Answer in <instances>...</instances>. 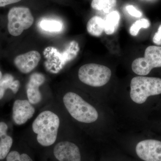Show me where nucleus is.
Wrapping results in <instances>:
<instances>
[{
    "label": "nucleus",
    "instance_id": "obj_7",
    "mask_svg": "<svg viewBox=\"0 0 161 161\" xmlns=\"http://www.w3.org/2000/svg\"><path fill=\"white\" fill-rule=\"evenodd\" d=\"M136 152L144 161H161V142L153 139L141 141L136 147Z\"/></svg>",
    "mask_w": 161,
    "mask_h": 161
},
{
    "label": "nucleus",
    "instance_id": "obj_6",
    "mask_svg": "<svg viewBox=\"0 0 161 161\" xmlns=\"http://www.w3.org/2000/svg\"><path fill=\"white\" fill-rule=\"evenodd\" d=\"M161 67V46H150L146 48L143 58L132 62V71L140 76L148 75L153 69Z\"/></svg>",
    "mask_w": 161,
    "mask_h": 161
},
{
    "label": "nucleus",
    "instance_id": "obj_3",
    "mask_svg": "<svg viewBox=\"0 0 161 161\" xmlns=\"http://www.w3.org/2000/svg\"><path fill=\"white\" fill-rule=\"evenodd\" d=\"M130 98L137 104L144 103L150 96L161 94V79L154 77L136 76L130 83Z\"/></svg>",
    "mask_w": 161,
    "mask_h": 161
},
{
    "label": "nucleus",
    "instance_id": "obj_15",
    "mask_svg": "<svg viewBox=\"0 0 161 161\" xmlns=\"http://www.w3.org/2000/svg\"><path fill=\"white\" fill-rule=\"evenodd\" d=\"M40 29L49 32H58L63 29V24L60 21L54 19H43L39 23Z\"/></svg>",
    "mask_w": 161,
    "mask_h": 161
},
{
    "label": "nucleus",
    "instance_id": "obj_17",
    "mask_svg": "<svg viewBox=\"0 0 161 161\" xmlns=\"http://www.w3.org/2000/svg\"><path fill=\"white\" fill-rule=\"evenodd\" d=\"M13 139L11 136L6 135L0 137V160L6 157L13 144Z\"/></svg>",
    "mask_w": 161,
    "mask_h": 161
},
{
    "label": "nucleus",
    "instance_id": "obj_11",
    "mask_svg": "<svg viewBox=\"0 0 161 161\" xmlns=\"http://www.w3.org/2000/svg\"><path fill=\"white\" fill-rule=\"evenodd\" d=\"M45 80V77L41 73H35L31 75L26 86L27 98L31 103L36 104L42 100V95L39 88Z\"/></svg>",
    "mask_w": 161,
    "mask_h": 161
},
{
    "label": "nucleus",
    "instance_id": "obj_5",
    "mask_svg": "<svg viewBox=\"0 0 161 161\" xmlns=\"http://www.w3.org/2000/svg\"><path fill=\"white\" fill-rule=\"evenodd\" d=\"M8 29L12 36H17L33 24L34 19L29 8L14 7L8 14Z\"/></svg>",
    "mask_w": 161,
    "mask_h": 161
},
{
    "label": "nucleus",
    "instance_id": "obj_22",
    "mask_svg": "<svg viewBox=\"0 0 161 161\" xmlns=\"http://www.w3.org/2000/svg\"><path fill=\"white\" fill-rule=\"evenodd\" d=\"M8 126L5 122H0V137L7 135V131Z\"/></svg>",
    "mask_w": 161,
    "mask_h": 161
},
{
    "label": "nucleus",
    "instance_id": "obj_21",
    "mask_svg": "<svg viewBox=\"0 0 161 161\" xmlns=\"http://www.w3.org/2000/svg\"><path fill=\"white\" fill-rule=\"evenodd\" d=\"M153 43L158 45H161V25H160L157 32L155 33L153 39Z\"/></svg>",
    "mask_w": 161,
    "mask_h": 161
},
{
    "label": "nucleus",
    "instance_id": "obj_20",
    "mask_svg": "<svg viewBox=\"0 0 161 161\" xmlns=\"http://www.w3.org/2000/svg\"><path fill=\"white\" fill-rule=\"evenodd\" d=\"M126 9L128 12L132 16L139 18L142 16V12L136 9L135 7L132 5H129L126 6Z\"/></svg>",
    "mask_w": 161,
    "mask_h": 161
},
{
    "label": "nucleus",
    "instance_id": "obj_18",
    "mask_svg": "<svg viewBox=\"0 0 161 161\" xmlns=\"http://www.w3.org/2000/svg\"><path fill=\"white\" fill-rule=\"evenodd\" d=\"M150 26V23L149 20L146 19H142L137 20L133 23L130 27V34L133 36H137L141 28H148Z\"/></svg>",
    "mask_w": 161,
    "mask_h": 161
},
{
    "label": "nucleus",
    "instance_id": "obj_2",
    "mask_svg": "<svg viewBox=\"0 0 161 161\" xmlns=\"http://www.w3.org/2000/svg\"><path fill=\"white\" fill-rule=\"evenodd\" d=\"M63 101L71 116L78 122L90 124L98 119L97 110L76 93L68 92L64 96Z\"/></svg>",
    "mask_w": 161,
    "mask_h": 161
},
{
    "label": "nucleus",
    "instance_id": "obj_19",
    "mask_svg": "<svg viewBox=\"0 0 161 161\" xmlns=\"http://www.w3.org/2000/svg\"><path fill=\"white\" fill-rule=\"evenodd\" d=\"M6 161H33L26 153L20 154L18 151H12L6 156Z\"/></svg>",
    "mask_w": 161,
    "mask_h": 161
},
{
    "label": "nucleus",
    "instance_id": "obj_24",
    "mask_svg": "<svg viewBox=\"0 0 161 161\" xmlns=\"http://www.w3.org/2000/svg\"><path fill=\"white\" fill-rule=\"evenodd\" d=\"M2 77H3V75H2V72L0 71V80L2 79Z\"/></svg>",
    "mask_w": 161,
    "mask_h": 161
},
{
    "label": "nucleus",
    "instance_id": "obj_10",
    "mask_svg": "<svg viewBox=\"0 0 161 161\" xmlns=\"http://www.w3.org/2000/svg\"><path fill=\"white\" fill-rule=\"evenodd\" d=\"M35 109L29 101L17 100L14 102L13 108V118L18 125L26 123L28 119L33 116Z\"/></svg>",
    "mask_w": 161,
    "mask_h": 161
},
{
    "label": "nucleus",
    "instance_id": "obj_9",
    "mask_svg": "<svg viewBox=\"0 0 161 161\" xmlns=\"http://www.w3.org/2000/svg\"><path fill=\"white\" fill-rule=\"evenodd\" d=\"M41 59V55L36 51H31L19 55L14 60L15 65L23 74H28L35 69Z\"/></svg>",
    "mask_w": 161,
    "mask_h": 161
},
{
    "label": "nucleus",
    "instance_id": "obj_23",
    "mask_svg": "<svg viewBox=\"0 0 161 161\" xmlns=\"http://www.w3.org/2000/svg\"><path fill=\"white\" fill-rule=\"evenodd\" d=\"M21 0H0V7H4L13 3H18Z\"/></svg>",
    "mask_w": 161,
    "mask_h": 161
},
{
    "label": "nucleus",
    "instance_id": "obj_12",
    "mask_svg": "<svg viewBox=\"0 0 161 161\" xmlns=\"http://www.w3.org/2000/svg\"><path fill=\"white\" fill-rule=\"evenodd\" d=\"M19 81L14 80L12 75L8 74L4 75L0 80V100L3 98L7 89H9L16 94L19 91Z\"/></svg>",
    "mask_w": 161,
    "mask_h": 161
},
{
    "label": "nucleus",
    "instance_id": "obj_16",
    "mask_svg": "<svg viewBox=\"0 0 161 161\" xmlns=\"http://www.w3.org/2000/svg\"><path fill=\"white\" fill-rule=\"evenodd\" d=\"M117 0H92L91 6L95 10L108 12L115 7Z\"/></svg>",
    "mask_w": 161,
    "mask_h": 161
},
{
    "label": "nucleus",
    "instance_id": "obj_1",
    "mask_svg": "<svg viewBox=\"0 0 161 161\" xmlns=\"http://www.w3.org/2000/svg\"><path fill=\"white\" fill-rule=\"evenodd\" d=\"M60 125V118L53 112L45 111L41 112L32 125L33 131L37 135L38 142L45 147L54 144Z\"/></svg>",
    "mask_w": 161,
    "mask_h": 161
},
{
    "label": "nucleus",
    "instance_id": "obj_4",
    "mask_svg": "<svg viewBox=\"0 0 161 161\" xmlns=\"http://www.w3.org/2000/svg\"><path fill=\"white\" fill-rule=\"evenodd\" d=\"M78 78L83 83L92 87H101L108 82L112 71L108 67L97 64L91 63L80 67Z\"/></svg>",
    "mask_w": 161,
    "mask_h": 161
},
{
    "label": "nucleus",
    "instance_id": "obj_8",
    "mask_svg": "<svg viewBox=\"0 0 161 161\" xmlns=\"http://www.w3.org/2000/svg\"><path fill=\"white\" fill-rule=\"evenodd\" d=\"M53 153L59 161H81L79 148L76 144L68 141L57 144L54 148Z\"/></svg>",
    "mask_w": 161,
    "mask_h": 161
},
{
    "label": "nucleus",
    "instance_id": "obj_14",
    "mask_svg": "<svg viewBox=\"0 0 161 161\" xmlns=\"http://www.w3.org/2000/svg\"><path fill=\"white\" fill-rule=\"evenodd\" d=\"M120 15L117 11H113L108 15L104 21V31L107 35L113 34L118 28Z\"/></svg>",
    "mask_w": 161,
    "mask_h": 161
},
{
    "label": "nucleus",
    "instance_id": "obj_13",
    "mask_svg": "<svg viewBox=\"0 0 161 161\" xmlns=\"http://www.w3.org/2000/svg\"><path fill=\"white\" fill-rule=\"evenodd\" d=\"M86 28L90 35L93 36H100L104 30V21L100 17L95 16L89 20Z\"/></svg>",
    "mask_w": 161,
    "mask_h": 161
}]
</instances>
